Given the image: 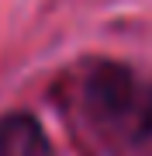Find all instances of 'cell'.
Returning <instances> with one entry per match:
<instances>
[{
    "instance_id": "cell-1",
    "label": "cell",
    "mask_w": 152,
    "mask_h": 156,
    "mask_svg": "<svg viewBox=\"0 0 152 156\" xmlns=\"http://www.w3.org/2000/svg\"><path fill=\"white\" fill-rule=\"evenodd\" d=\"M0 156H49V135L38 118L24 111L0 118Z\"/></svg>"
},
{
    "instance_id": "cell-2",
    "label": "cell",
    "mask_w": 152,
    "mask_h": 156,
    "mask_svg": "<svg viewBox=\"0 0 152 156\" xmlns=\"http://www.w3.org/2000/svg\"><path fill=\"white\" fill-rule=\"evenodd\" d=\"M90 101L104 111H124L131 101V80L124 69L114 66H100L90 76Z\"/></svg>"
},
{
    "instance_id": "cell-3",
    "label": "cell",
    "mask_w": 152,
    "mask_h": 156,
    "mask_svg": "<svg viewBox=\"0 0 152 156\" xmlns=\"http://www.w3.org/2000/svg\"><path fill=\"white\" fill-rule=\"evenodd\" d=\"M145 132H152V101H149V108H145Z\"/></svg>"
}]
</instances>
